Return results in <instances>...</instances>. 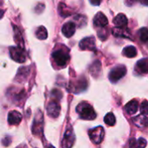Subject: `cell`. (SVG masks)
Returning a JSON list of instances; mask_svg holds the SVG:
<instances>
[{
	"instance_id": "16",
	"label": "cell",
	"mask_w": 148,
	"mask_h": 148,
	"mask_svg": "<svg viewBox=\"0 0 148 148\" xmlns=\"http://www.w3.org/2000/svg\"><path fill=\"white\" fill-rule=\"evenodd\" d=\"M32 132L34 134L38 135L41 134L42 132V115L37 121V119L34 120V123L32 126Z\"/></svg>"
},
{
	"instance_id": "15",
	"label": "cell",
	"mask_w": 148,
	"mask_h": 148,
	"mask_svg": "<svg viewBox=\"0 0 148 148\" xmlns=\"http://www.w3.org/2000/svg\"><path fill=\"white\" fill-rule=\"evenodd\" d=\"M138 108H139L138 101L136 100H133L125 106V110L128 114H134L138 111Z\"/></svg>"
},
{
	"instance_id": "27",
	"label": "cell",
	"mask_w": 148,
	"mask_h": 148,
	"mask_svg": "<svg viewBox=\"0 0 148 148\" xmlns=\"http://www.w3.org/2000/svg\"><path fill=\"white\" fill-rule=\"evenodd\" d=\"M16 148H27L25 146H20V147H18Z\"/></svg>"
},
{
	"instance_id": "9",
	"label": "cell",
	"mask_w": 148,
	"mask_h": 148,
	"mask_svg": "<svg viewBox=\"0 0 148 148\" xmlns=\"http://www.w3.org/2000/svg\"><path fill=\"white\" fill-rule=\"evenodd\" d=\"M62 34L66 36V37H70L72 36L75 32V24L73 22H69L66 23L62 29Z\"/></svg>"
},
{
	"instance_id": "23",
	"label": "cell",
	"mask_w": 148,
	"mask_h": 148,
	"mask_svg": "<svg viewBox=\"0 0 148 148\" xmlns=\"http://www.w3.org/2000/svg\"><path fill=\"white\" fill-rule=\"evenodd\" d=\"M89 2H90V3H91V4L97 6V5H99V4L101 3V0H89Z\"/></svg>"
},
{
	"instance_id": "20",
	"label": "cell",
	"mask_w": 148,
	"mask_h": 148,
	"mask_svg": "<svg viewBox=\"0 0 148 148\" xmlns=\"http://www.w3.org/2000/svg\"><path fill=\"white\" fill-rule=\"evenodd\" d=\"M104 121L108 126L112 127V126H114V124L116 122V119H115V116L112 113H108L104 117Z\"/></svg>"
},
{
	"instance_id": "12",
	"label": "cell",
	"mask_w": 148,
	"mask_h": 148,
	"mask_svg": "<svg viewBox=\"0 0 148 148\" xmlns=\"http://www.w3.org/2000/svg\"><path fill=\"white\" fill-rule=\"evenodd\" d=\"M128 20L124 14H118L114 19V23L117 28H123L127 25Z\"/></svg>"
},
{
	"instance_id": "21",
	"label": "cell",
	"mask_w": 148,
	"mask_h": 148,
	"mask_svg": "<svg viewBox=\"0 0 148 148\" xmlns=\"http://www.w3.org/2000/svg\"><path fill=\"white\" fill-rule=\"evenodd\" d=\"M139 37L142 42H147L148 41V29L144 27L139 30Z\"/></svg>"
},
{
	"instance_id": "18",
	"label": "cell",
	"mask_w": 148,
	"mask_h": 148,
	"mask_svg": "<svg viewBox=\"0 0 148 148\" xmlns=\"http://www.w3.org/2000/svg\"><path fill=\"white\" fill-rule=\"evenodd\" d=\"M123 55L127 57L133 58L137 55V49L134 46H127L123 49Z\"/></svg>"
},
{
	"instance_id": "11",
	"label": "cell",
	"mask_w": 148,
	"mask_h": 148,
	"mask_svg": "<svg viewBox=\"0 0 148 148\" xmlns=\"http://www.w3.org/2000/svg\"><path fill=\"white\" fill-rule=\"evenodd\" d=\"M94 23L97 27H105L108 25V22L107 16L103 13L99 12L95 15V16L94 18Z\"/></svg>"
},
{
	"instance_id": "2",
	"label": "cell",
	"mask_w": 148,
	"mask_h": 148,
	"mask_svg": "<svg viewBox=\"0 0 148 148\" xmlns=\"http://www.w3.org/2000/svg\"><path fill=\"white\" fill-rule=\"evenodd\" d=\"M127 69L124 65H118L114 67L109 73V80L111 82H117L122 77L125 76Z\"/></svg>"
},
{
	"instance_id": "28",
	"label": "cell",
	"mask_w": 148,
	"mask_h": 148,
	"mask_svg": "<svg viewBox=\"0 0 148 148\" xmlns=\"http://www.w3.org/2000/svg\"><path fill=\"white\" fill-rule=\"evenodd\" d=\"M48 148H55V147H54L53 146H51V145H49V147H48Z\"/></svg>"
},
{
	"instance_id": "14",
	"label": "cell",
	"mask_w": 148,
	"mask_h": 148,
	"mask_svg": "<svg viewBox=\"0 0 148 148\" xmlns=\"http://www.w3.org/2000/svg\"><path fill=\"white\" fill-rule=\"evenodd\" d=\"M133 121H134V124L140 128H144V127H148V118L144 114L136 116Z\"/></svg>"
},
{
	"instance_id": "7",
	"label": "cell",
	"mask_w": 148,
	"mask_h": 148,
	"mask_svg": "<svg viewBox=\"0 0 148 148\" xmlns=\"http://www.w3.org/2000/svg\"><path fill=\"white\" fill-rule=\"evenodd\" d=\"M47 112L48 114L52 117V118H57L59 116V114L61 112V108L60 105L57 101H51L47 108Z\"/></svg>"
},
{
	"instance_id": "26",
	"label": "cell",
	"mask_w": 148,
	"mask_h": 148,
	"mask_svg": "<svg viewBox=\"0 0 148 148\" xmlns=\"http://www.w3.org/2000/svg\"><path fill=\"white\" fill-rule=\"evenodd\" d=\"M3 10H0V18H2V17H3Z\"/></svg>"
},
{
	"instance_id": "5",
	"label": "cell",
	"mask_w": 148,
	"mask_h": 148,
	"mask_svg": "<svg viewBox=\"0 0 148 148\" xmlns=\"http://www.w3.org/2000/svg\"><path fill=\"white\" fill-rule=\"evenodd\" d=\"M52 57H53L55 62L60 67H64L67 64L68 61L69 60V56L68 53H66L65 51H63L62 49H57V50L54 51L52 54Z\"/></svg>"
},
{
	"instance_id": "13",
	"label": "cell",
	"mask_w": 148,
	"mask_h": 148,
	"mask_svg": "<svg viewBox=\"0 0 148 148\" xmlns=\"http://www.w3.org/2000/svg\"><path fill=\"white\" fill-rule=\"evenodd\" d=\"M147 145V142L143 138H140L139 140L133 138L129 140V148H145Z\"/></svg>"
},
{
	"instance_id": "8",
	"label": "cell",
	"mask_w": 148,
	"mask_h": 148,
	"mask_svg": "<svg viewBox=\"0 0 148 148\" xmlns=\"http://www.w3.org/2000/svg\"><path fill=\"white\" fill-rule=\"evenodd\" d=\"M80 48L83 50H95V40L93 36L86 37L80 42Z\"/></svg>"
},
{
	"instance_id": "10",
	"label": "cell",
	"mask_w": 148,
	"mask_h": 148,
	"mask_svg": "<svg viewBox=\"0 0 148 148\" xmlns=\"http://www.w3.org/2000/svg\"><path fill=\"white\" fill-rule=\"evenodd\" d=\"M22 115L17 111H10L8 114V122L10 125H18L21 122Z\"/></svg>"
},
{
	"instance_id": "3",
	"label": "cell",
	"mask_w": 148,
	"mask_h": 148,
	"mask_svg": "<svg viewBox=\"0 0 148 148\" xmlns=\"http://www.w3.org/2000/svg\"><path fill=\"white\" fill-rule=\"evenodd\" d=\"M88 135L93 143L100 144L104 139V135H105L104 128L102 127H96L88 131Z\"/></svg>"
},
{
	"instance_id": "4",
	"label": "cell",
	"mask_w": 148,
	"mask_h": 148,
	"mask_svg": "<svg viewBox=\"0 0 148 148\" xmlns=\"http://www.w3.org/2000/svg\"><path fill=\"white\" fill-rule=\"evenodd\" d=\"M10 57L16 62L23 63L26 61L25 52L23 49L21 47H10Z\"/></svg>"
},
{
	"instance_id": "1",
	"label": "cell",
	"mask_w": 148,
	"mask_h": 148,
	"mask_svg": "<svg viewBox=\"0 0 148 148\" xmlns=\"http://www.w3.org/2000/svg\"><path fill=\"white\" fill-rule=\"evenodd\" d=\"M76 112L78 113L80 118L82 120L92 121L96 118V114L94 108H92L91 105H89L87 102L80 103L76 108Z\"/></svg>"
},
{
	"instance_id": "24",
	"label": "cell",
	"mask_w": 148,
	"mask_h": 148,
	"mask_svg": "<svg viewBox=\"0 0 148 148\" xmlns=\"http://www.w3.org/2000/svg\"><path fill=\"white\" fill-rule=\"evenodd\" d=\"M137 0H126V3L129 6H132L134 3H136Z\"/></svg>"
},
{
	"instance_id": "6",
	"label": "cell",
	"mask_w": 148,
	"mask_h": 148,
	"mask_svg": "<svg viewBox=\"0 0 148 148\" xmlns=\"http://www.w3.org/2000/svg\"><path fill=\"white\" fill-rule=\"evenodd\" d=\"M75 136L73 128L71 127H69L64 134L62 142V147L71 148L75 143Z\"/></svg>"
},
{
	"instance_id": "25",
	"label": "cell",
	"mask_w": 148,
	"mask_h": 148,
	"mask_svg": "<svg viewBox=\"0 0 148 148\" xmlns=\"http://www.w3.org/2000/svg\"><path fill=\"white\" fill-rule=\"evenodd\" d=\"M141 3L144 4V5H147L148 6V0H140Z\"/></svg>"
},
{
	"instance_id": "22",
	"label": "cell",
	"mask_w": 148,
	"mask_h": 148,
	"mask_svg": "<svg viewBox=\"0 0 148 148\" xmlns=\"http://www.w3.org/2000/svg\"><path fill=\"white\" fill-rule=\"evenodd\" d=\"M140 112L141 114L144 115H148V101H144L141 105H140Z\"/></svg>"
},
{
	"instance_id": "19",
	"label": "cell",
	"mask_w": 148,
	"mask_h": 148,
	"mask_svg": "<svg viewBox=\"0 0 148 148\" xmlns=\"http://www.w3.org/2000/svg\"><path fill=\"white\" fill-rule=\"evenodd\" d=\"M36 37L38 39H40V40H44L48 36L47 30H46V29L43 26H41V27H39L37 29V30L36 32Z\"/></svg>"
},
{
	"instance_id": "17",
	"label": "cell",
	"mask_w": 148,
	"mask_h": 148,
	"mask_svg": "<svg viewBox=\"0 0 148 148\" xmlns=\"http://www.w3.org/2000/svg\"><path fill=\"white\" fill-rule=\"evenodd\" d=\"M137 69L143 73V74H147L148 73V58H144L140 60L137 62Z\"/></svg>"
}]
</instances>
